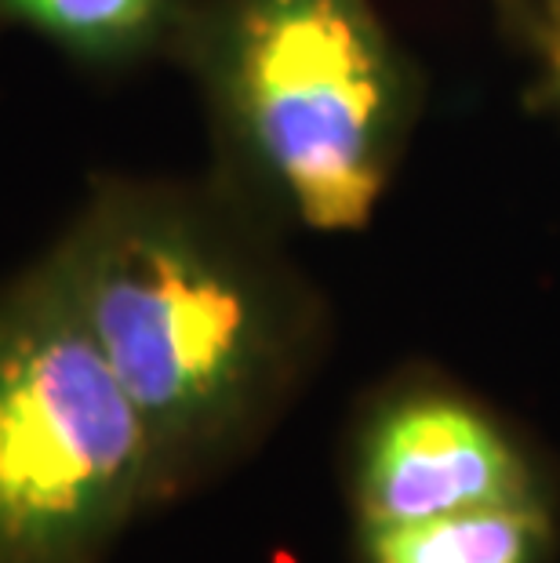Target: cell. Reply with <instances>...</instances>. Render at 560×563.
Returning a JSON list of instances; mask_svg holds the SVG:
<instances>
[{"label": "cell", "mask_w": 560, "mask_h": 563, "mask_svg": "<svg viewBox=\"0 0 560 563\" xmlns=\"http://www.w3.org/2000/svg\"><path fill=\"white\" fill-rule=\"evenodd\" d=\"M172 0H0V19L41 33L80 63H124L161 37Z\"/></svg>", "instance_id": "8992f818"}, {"label": "cell", "mask_w": 560, "mask_h": 563, "mask_svg": "<svg viewBox=\"0 0 560 563\" xmlns=\"http://www.w3.org/2000/svg\"><path fill=\"white\" fill-rule=\"evenodd\" d=\"M47 262L150 426L168 484L270 404L288 364V309L259 258L200 203L113 183Z\"/></svg>", "instance_id": "6da1fadb"}, {"label": "cell", "mask_w": 560, "mask_h": 563, "mask_svg": "<svg viewBox=\"0 0 560 563\" xmlns=\"http://www.w3.org/2000/svg\"><path fill=\"white\" fill-rule=\"evenodd\" d=\"M208 77L237 146L314 230H356L386 186L397 69L367 0H226Z\"/></svg>", "instance_id": "3957f363"}, {"label": "cell", "mask_w": 560, "mask_h": 563, "mask_svg": "<svg viewBox=\"0 0 560 563\" xmlns=\"http://www.w3.org/2000/svg\"><path fill=\"white\" fill-rule=\"evenodd\" d=\"M546 545L550 517L535 498L411 523L364 527V549L372 563H539Z\"/></svg>", "instance_id": "5b68a950"}, {"label": "cell", "mask_w": 560, "mask_h": 563, "mask_svg": "<svg viewBox=\"0 0 560 563\" xmlns=\"http://www.w3.org/2000/svg\"><path fill=\"white\" fill-rule=\"evenodd\" d=\"M168 487L47 255L0 291V563H95Z\"/></svg>", "instance_id": "7a4b0ae2"}, {"label": "cell", "mask_w": 560, "mask_h": 563, "mask_svg": "<svg viewBox=\"0 0 560 563\" xmlns=\"http://www.w3.org/2000/svg\"><path fill=\"white\" fill-rule=\"evenodd\" d=\"M364 527L531 501V476L509 440L473 407L419 397L378 418L356 476Z\"/></svg>", "instance_id": "277c9868"}, {"label": "cell", "mask_w": 560, "mask_h": 563, "mask_svg": "<svg viewBox=\"0 0 560 563\" xmlns=\"http://www.w3.org/2000/svg\"><path fill=\"white\" fill-rule=\"evenodd\" d=\"M550 66H553V80H557V88H560V26H557L553 47H550Z\"/></svg>", "instance_id": "52a82bcc"}]
</instances>
